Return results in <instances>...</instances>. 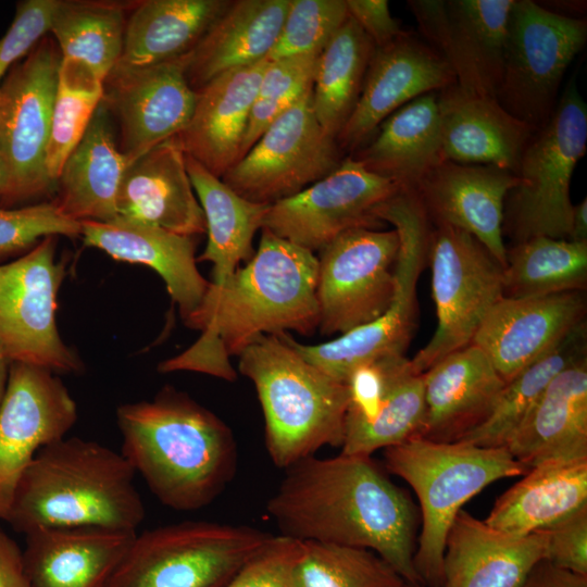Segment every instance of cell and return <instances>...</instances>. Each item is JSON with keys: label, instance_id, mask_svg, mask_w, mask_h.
I'll return each mask as SVG.
<instances>
[{"label": "cell", "instance_id": "25", "mask_svg": "<svg viewBox=\"0 0 587 587\" xmlns=\"http://www.w3.org/2000/svg\"><path fill=\"white\" fill-rule=\"evenodd\" d=\"M438 105L444 160L516 173L536 129L511 115L496 98L457 84L438 92Z\"/></svg>", "mask_w": 587, "mask_h": 587}, {"label": "cell", "instance_id": "35", "mask_svg": "<svg viewBox=\"0 0 587 587\" xmlns=\"http://www.w3.org/2000/svg\"><path fill=\"white\" fill-rule=\"evenodd\" d=\"M230 0H141L127 15L117 63L150 65L188 54Z\"/></svg>", "mask_w": 587, "mask_h": 587}, {"label": "cell", "instance_id": "53", "mask_svg": "<svg viewBox=\"0 0 587 587\" xmlns=\"http://www.w3.org/2000/svg\"><path fill=\"white\" fill-rule=\"evenodd\" d=\"M569 240L587 242V198L573 205Z\"/></svg>", "mask_w": 587, "mask_h": 587}, {"label": "cell", "instance_id": "54", "mask_svg": "<svg viewBox=\"0 0 587 587\" xmlns=\"http://www.w3.org/2000/svg\"><path fill=\"white\" fill-rule=\"evenodd\" d=\"M11 364V359L0 344V407L7 392Z\"/></svg>", "mask_w": 587, "mask_h": 587}, {"label": "cell", "instance_id": "49", "mask_svg": "<svg viewBox=\"0 0 587 587\" xmlns=\"http://www.w3.org/2000/svg\"><path fill=\"white\" fill-rule=\"evenodd\" d=\"M541 532L546 539L545 560L587 576V505Z\"/></svg>", "mask_w": 587, "mask_h": 587}, {"label": "cell", "instance_id": "10", "mask_svg": "<svg viewBox=\"0 0 587 587\" xmlns=\"http://www.w3.org/2000/svg\"><path fill=\"white\" fill-rule=\"evenodd\" d=\"M62 60L52 36L42 37L8 73L0 88L1 208L45 202L57 193L46 157Z\"/></svg>", "mask_w": 587, "mask_h": 587}, {"label": "cell", "instance_id": "38", "mask_svg": "<svg viewBox=\"0 0 587 587\" xmlns=\"http://www.w3.org/2000/svg\"><path fill=\"white\" fill-rule=\"evenodd\" d=\"M136 1L59 0L49 33L62 59H78L103 80L118 62Z\"/></svg>", "mask_w": 587, "mask_h": 587}, {"label": "cell", "instance_id": "42", "mask_svg": "<svg viewBox=\"0 0 587 587\" xmlns=\"http://www.w3.org/2000/svg\"><path fill=\"white\" fill-rule=\"evenodd\" d=\"M424 412L423 374L402 355L394 369L389 387L374 420L346 433L341 453L372 455L378 449L399 445L417 435Z\"/></svg>", "mask_w": 587, "mask_h": 587}, {"label": "cell", "instance_id": "20", "mask_svg": "<svg viewBox=\"0 0 587 587\" xmlns=\"http://www.w3.org/2000/svg\"><path fill=\"white\" fill-rule=\"evenodd\" d=\"M457 84L448 63L419 34L403 30L377 47L350 117L336 137L342 152L362 147L395 111Z\"/></svg>", "mask_w": 587, "mask_h": 587}, {"label": "cell", "instance_id": "3", "mask_svg": "<svg viewBox=\"0 0 587 587\" xmlns=\"http://www.w3.org/2000/svg\"><path fill=\"white\" fill-rule=\"evenodd\" d=\"M116 421L121 453L171 509L204 508L234 478L237 448L230 428L172 386L150 401L120 405Z\"/></svg>", "mask_w": 587, "mask_h": 587}, {"label": "cell", "instance_id": "56", "mask_svg": "<svg viewBox=\"0 0 587 587\" xmlns=\"http://www.w3.org/2000/svg\"><path fill=\"white\" fill-rule=\"evenodd\" d=\"M401 587H425V586L423 584H420V583L404 582Z\"/></svg>", "mask_w": 587, "mask_h": 587}, {"label": "cell", "instance_id": "16", "mask_svg": "<svg viewBox=\"0 0 587 587\" xmlns=\"http://www.w3.org/2000/svg\"><path fill=\"white\" fill-rule=\"evenodd\" d=\"M402 188L348 155L326 177L270 204L262 228L311 252L321 251L347 230L377 229V210Z\"/></svg>", "mask_w": 587, "mask_h": 587}, {"label": "cell", "instance_id": "41", "mask_svg": "<svg viewBox=\"0 0 587 587\" xmlns=\"http://www.w3.org/2000/svg\"><path fill=\"white\" fill-rule=\"evenodd\" d=\"M103 96V80L85 62L62 59L55 87L46 167L57 186L62 167L85 135Z\"/></svg>", "mask_w": 587, "mask_h": 587}, {"label": "cell", "instance_id": "17", "mask_svg": "<svg viewBox=\"0 0 587 587\" xmlns=\"http://www.w3.org/2000/svg\"><path fill=\"white\" fill-rule=\"evenodd\" d=\"M514 0H410L419 35L448 63L457 85L496 98Z\"/></svg>", "mask_w": 587, "mask_h": 587}, {"label": "cell", "instance_id": "51", "mask_svg": "<svg viewBox=\"0 0 587 587\" xmlns=\"http://www.w3.org/2000/svg\"><path fill=\"white\" fill-rule=\"evenodd\" d=\"M0 587H32L22 550L0 527Z\"/></svg>", "mask_w": 587, "mask_h": 587}, {"label": "cell", "instance_id": "18", "mask_svg": "<svg viewBox=\"0 0 587 587\" xmlns=\"http://www.w3.org/2000/svg\"><path fill=\"white\" fill-rule=\"evenodd\" d=\"M186 55L141 66L116 63L104 77L102 102L118 123L127 165L188 124L196 91L185 76Z\"/></svg>", "mask_w": 587, "mask_h": 587}, {"label": "cell", "instance_id": "8", "mask_svg": "<svg viewBox=\"0 0 587 587\" xmlns=\"http://www.w3.org/2000/svg\"><path fill=\"white\" fill-rule=\"evenodd\" d=\"M378 216L390 223L399 236L396 290L388 311L379 319L324 344L303 345L282 333L303 359L342 383L361 364L386 355L404 354L416 325V283L427 262L433 225L411 191H401L388 200Z\"/></svg>", "mask_w": 587, "mask_h": 587}, {"label": "cell", "instance_id": "11", "mask_svg": "<svg viewBox=\"0 0 587 587\" xmlns=\"http://www.w3.org/2000/svg\"><path fill=\"white\" fill-rule=\"evenodd\" d=\"M587 40V23L532 0L510 12L497 101L534 129L552 115L565 72Z\"/></svg>", "mask_w": 587, "mask_h": 587}, {"label": "cell", "instance_id": "55", "mask_svg": "<svg viewBox=\"0 0 587 587\" xmlns=\"http://www.w3.org/2000/svg\"><path fill=\"white\" fill-rule=\"evenodd\" d=\"M4 182H5L4 166H3V160H2L1 150H0V198L3 192Z\"/></svg>", "mask_w": 587, "mask_h": 587}, {"label": "cell", "instance_id": "46", "mask_svg": "<svg viewBox=\"0 0 587 587\" xmlns=\"http://www.w3.org/2000/svg\"><path fill=\"white\" fill-rule=\"evenodd\" d=\"M303 541L270 536L225 587H295L292 571Z\"/></svg>", "mask_w": 587, "mask_h": 587}, {"label": "cell", "instance_id": "39", "mask_svg": "<svg viewBox=\"0 0 587 587\" xmlns=\"http://www.w3.org/2000/svg\"><path fill=\"white\" fill-rule=\"evenodd\" d=\"M584 358H587L586 321L505 383L490 416L460 441L486 448H505L550 382Z\"/></svg>", "mask_w": 587, "mask_h": 587}, {"label": "cell", "instance_id": "37", "mask_svg": "<svg viewBox=\"0 0 587 587\" xmlns=\"http://www.w3.org/2000/svg\"><path fill=\"white\" fill-rule=\"evenodd\" d=\"M375 45L350 16L320 53L312 86L313 111L323 130L337 137L360 97Z\"/></svg>", "mask_w": 587, "mask_h": 587}, {"label": "cell", "instance_id": "29", "mask_svg": "<svg viewBox=\"0 0 587 587\" xmlns=\"http://www.w3.org/2000/svg\"><path fill=\"white\" fill-rule=\"evenodd\" d=\"M137 533L101 527H49L25 535L32 587H105Z\"/></svg>", "mask_w": 587, "mask_h": 587}, {"label": "cell", "instance_id": "28", "mask_svg": "<svg viewBox=\"0 0 587 587\" xmlns=\"http://www.w3.org/2000/svg\"><path fill=\"white\" fill-rule=\"evenodd\" d=\"M545 553L541 530L511 535L461 510L446 538L441 587H520Z\"/></svg>", "mask_w": 587, "mask_h": 587}, {"label": "cell", "instance_id": "27", "mask_svg": "<svg viewBox=\"0 0 587 587\" xmlns=\"http://www.w3.org/2000/svg\"><path fill=\"white\" fill-rule=\"evenodd\" d=\"M268 60L226 72L196 91L192 114L177 135L185 154L216 177L239 159L250 109Z\"/></svg>", "mask_w": 587, "mask_h": 587}, {"label": "cell", "instance_id": "33", "mask_svg": "<svg viewBox=\"0 0 587 587\" xmlns=\"http://www.w3.org/2000/svg\"><path fill=\"white\" fill-rule=\"evenodd\" d=\"M438 92L425 93L399 108L378 126L369 143L349 155L376 175L403 188L414 187L444 161Z\"/></svg>", "mask_w": 587, "mask_h": 587}, {"label": "cell", "instance_id": "23", "mask_svg": "<svg viewBox=\"0 0 587 587\" xmlns=\"http://www.w3.org/2000/svg\"><path fill=\"white\" fill-rule=\"evenodd\" d=\"M424 412L415 437L457 442L491 414L505 385L474 344L439 360L423 373Z\"/></svg>", "mask_w": 587, "mask_h": 587}, {"label": "cell", "instance_id": "32", "mask_svg": "<svg viewBox=\"0 0 587 587\" xmlns=\"http://www.w3.org/2000/svg\"><path fill=\"white\" fill-rule=\"evenodd\" d=\"M127 161L115 140L112 117L102 100L67 157L51 200L68 218L109 222L117 217L116 201Z\"/></svg>", "mask_w": 587, "mask_h": 587}, {"label": "cell", "instance_id": "15", "mask_svg": "<svg viewBox=\"0 0 587 587\" xmlns=\"http://www.w3.org/2000/svg\"><path fill=\"white\" fill-rule=\"evenodd\" d=\"M399 251L396 229L353 228L321 250L317 259L319 329L346 334L390 308Z\"/></svg>", "mask_w": 587, "mask_h": 587}, {"label": "cell", "instance_id": "50", "mask_svg": "<svg viewBox=\"0 0 587 587\" xmlns=\"http://www.w3.org/2000/svg\"><path fill=\"white\" fill-rule=\"evenodd\" d=\"M348 14L370 37L375 47H382L403 30L394 18L387 0H346Z\"/></svg>", "mask_w": 587, "mask_h": 587}, {"label": "cell", "instance_id": "1", "mask_svg": "<svg viewBox=\"0 0 587 587\" xmlns=\"http://www.w3.org/2000/svg\"><path fill=\"white\" fill-rule=\"evenodd\" d=\"M266 510L280 535L371 550L405 582L422 584L413 563L415 508L371 455H310L294 463Z\"/></svg>", "mask_w": 587, "mask_h": 587}, {"label": "cell", "instance_id": "5", "mask_svg": "<svg viewBox=\"0 0 587 587\" xmlns=\"http://www.w3.org/2000/svg\"><path fill=\"white\" fill-rule=\"evenodd\" d=\"M238 371L254 385L265 422V446L279 469L342 445L349 395L303 359L282 333L262 335L238 355Z\"/></svg>", "mask_w": 587, "mask_h": 587}, {"label": "cell", "instance_id": "2", "mask_svg": "<svg viewBox=\"0 0 587 587\" xmlns=\"http://www.w3.org/2000/svg\"><path fill=\"white\" fill-rule=\"evenodd\" d=\"M317 268L313 252L262 228L250 261L223 285L210 283L201 304L184 321L201 337L162 362L160 372L193 371L234 382L229 355H239L258 337L313 334L319 327Z\"/></svg>", "mask_w": 587, "mask_h": 587}, {"label": "cell", "instance_id": "45", "mask_svg": "<svg viewBox=\"0 0 587 587\" xmlns=\"http://www.w3.org/2000/svg\"><path fill=\"white\" fill-rule=\"evenodd\" d=\"M80 234L82 222L65 216L53 201L0 207V261L26 253L47 236L75 238Z\"/></svg>", "mask_w": 587, "mask_h": 587}, {"label": "cell", "instance_id": "44", "mask_svg": "<svg viewBox=\"0 0 587 587\" xmlns=\"http://www.w3.org/2000/svg\"><path fill=\"white\" fill-rule=\"evenodd\" d=\"M348 16L346 0H289L279 35L266 59L321 53Z\"/></svg>", "mask_w": 587, "mask_h": 587}, {"label": "cell", "instance_id": "14", "mask_svg": "<svg viewBox=\"0 0 587 587\" xmlns=\"http://www.w3.org/2000/svg\"><path fill=\"white\" fill-rule=\"evenodd\" d=\"M342 160L336 139L316 120L311 88L221 179L247 200L272 204L326 177Z\"/></svg>", "mask_w": 587, "mask_h": 587}, {"label": "cell", "instance_id": "43", "mask_svg": "<svg viewBox=\"0 0 587 587\" xmlns=\"http://www.w3.org/2000/svg\"><path fill=\"white\" fill-rule=\"evenodd\" d=\"M295 587H401L405 582L375 552L303 541L292 571Z\"/></svg>", "mask_w": 587, "mask_h": 587}, {"label": "cell", "instance_id": "6", "mask_svg": "<svg viewBox=\"0 0 587 587\" xmlns=\"http://www.w3.org/2000/svg\"><path fill=\"white\" fill-rule=\"evenodd\" d=\"M386 470L415 491L422 528L413 558L425 587H441L446 538L463 504L491 483L523 476L528 469L505 448L436 442L412 437L384 449Z\"/></svg>", "mask_w": 587, "mask_h": 587}, {"label": "cell", "instance_id": "19", "mask_svg": "<svg viewBox=\"0 0 587 587\" xmlns=\"http://www.w3.org/2000/svg\"><path fill=\"white\" fill-rule=\"evenodd\" d=\"M76 419V403L57 374L12 362L0 407V520L37 452L65 437Z\"/></svg>", "mask_w": 587, "mask_h": 587}, {"label": "cell", "instance_id": "52", "mask_svg": "<svg viewBox=\"0 0 587 587\" xmlns=\"http://www.w3.org/2000/svg\"><path fill=\"white\" fill-rule=\"evenodd\" d=\"M520 587H587V576L560 569L544 559L532 569Z\"/></svg>", "mask_w": 587, "mask_h": 587}, {"label": "cell", "instance_id": "13", "mask_svg": "<svg viewBox=\"0 0 587 587\" xmlns=\"http://www.w3.org/2000/svg\"><path fill=\"white\" fill-rule=\"evenodd\" d=\"M57 236L42 238L18 259L0 264V344L12 362L54 374L83 370L57 325L66 263L57 261Z\"/></svg>", "mask_w": 587, "mask_h": 587}, {"label": "cell", "instance_id": "7", "mask_svg": "<svg viewBox=\"0 0 587 587\" xmlns=\"http://www.w3.org/2000/svg\"><path fill=\"white\" fill-rule=\"evenodd\" d=\"M587 147V105L573 76L549 121L530 138L505 198L503 236L513 243L536 236L567 239L573 203L570 185Z\"/></svg>", "mask_w": 587, "mask_h": 587}, {"label": "cell", "instance_id": "30", "mask_svg": "<svg viewBox=\"0 0 587 587\" xmlns=\"http://www.w3.org/2000/svg\"><path fill=\"white\" fill-rule=\"evenodd\" d=\"M505 449L528 470L546 461L587 458V358L550 382Z\"/></svg>", "mask_w": 587, "mask_h": 587}, {"label": "cell", "instance_id": "36", "mask_svg": "<svg viewBox=\"0 0 587 587\" xmlns=\"http://www.w3.org/2000/svg\"><path fill=\"white\" fill-rule=\"evenodd\" d=\"M186 168L204 214L208 242L198 261L213 264L211 285H223L252 253V240L262 229L270 204L247 200L193 158Z\"/></svg>", "mask_w": 587, "mask_h": 587}, {"label": "cell", "instance_id": "21", "mask_svg": "<svg viewBox=\"0 0 587 587\" xmlns=\"http://www.w3.org/2000/svg\"><path fill=\"white\" fill-rule=\"evenodd\" d=\"M585 291L502 298L488 312L472 344L510 382L585 322Z\"/></svg>", "mask_w": 587, "mask_h": 587}, {"label": "cell", "instance_id": "12", "mask_svg": "<svg viewBox=\"0 0 587 587\" xmlns=\"http://www.w3.org/2000/svg\"><path fill=\"white\" fill-rule=\"evenodd\" d=\"M427 262L437 327L427 345L410 360L419 374L472 344L488 312L503 298V265L462 229L433 225Z\"/></svg>", "mask_w": 587, "mask_h": 587}, {"label": "cell", "instance_id": "47", "mask_svg": "<svg viewBox=\"0 0 587 587\" xmlns=\"http://www.w3.org/2000/svg\"><path fill=\"white\" fill-rule=\"evenodd\" d=\"M59 0H25L16 4L13 21L0 38V88L10 70L50 29Z\"/></svg>", "mask_w": 587, "mask_h": 587}, {"label": "cell", "instance_id": "31", "mask_svg": "<svg viewBox=\"0 0 587 587\" xmlns=\"http://www.w3.org/2000/svg\"><path fill=\"white\" fill-rule=\"evenodd\" d=\"M289 0L230 1L186 55L185 76L193 91L217 76L267 58Z\"/></svg>", "mask_w": 587, "mask_h": 587}, {"label": "cell", "instance_id": "22", "mask_svg": "<svg viewBox=\"0 0 587 587\" xmlns=\"http://www.w3.org/2000/svg\"><path fill=\"white\" fill-rule=\"evenodd\" d=\"M517 184L514 173L497 166L444 160L411 189L433 225H448L471 234L504 267V202Z\"/></svg>", "mask_w": 587, "mask_h": 587}, {"label": "cell", "instance_id": "48", "mask_svg": "<svg viewBox=\"0 0 587 587\" xmlns=\"http://www.w3.org/2000/svg\"><path fill=\"white\" fill-rule=\"evenodd\" d=\"M319 57L308 53L268 61L257 99L296 102L312 88Z\"/></svg>", "mask_w": 587, "mask_h": 587}, {"label": "cell", "instance_id": "26", "mask_svg": "<svg viewBox=\"0 0 587 587\" xmlns=\"http://www.w3.org/2000/svg\"><path fill=\"white\" fill-rule=\"evenodd\" d=\"M80 237L86 247L102 250L114 260L154 270L177 303L183 321L201 304L210 282L197 267L193 237L122 217L84 221Z\"/></svg>", "mask_w": 587, "mask_h": 587}, {"label": "cell", "instance_id": "9", "mask_svg": "<svg viewBox=\"0 0 587 587\" xmlns=\"http://www.w3.org/2000/svg\"><path fill=\"white\" fill-rule=\"evenodd\" d=\"M270 534L186 521L136 535L105 587H225Z\"/></svg>", "mask_w": 587, "mask_h": 587}, {"label": "cell", "instance_id": "4", "mask_svg": "<svg viewBox=\"0 0 587 587\" xmlns=\"http://www.w3.org/2000/svg\"><path fill=\"white\" fill-rule=\"evenodd\" d=\"M135 474L122 453L63 437L42 447L25 470L5 522L24 535L49 527L136 532L146 510Z\"/></svg>", "mask_w": 587, "mask_h": 587}, {"label": "cell", "instance_id": "24", "mask_svg": "<svg viewBox=\"0 0 587 587\" xmlns=\"http://www.w3.org/2000/svg\"><path fill=\"white\" fill-rule=\"evenodd\" d=\"M117 217L193 237L205 220L191 185L177 136L129 163L118 189Z\"/></svg>", "mask_w": 587, "mask_h": 587}, {"label": "cell", "instance_id": "40", "mask_svg": "<svg viewBox=\"0 0 587 587\" xmlns=\"http://www.w3.org/2000/svg\"><path fill=\"white\" fill-rule=\"evenodd\" d=\"M586 286L587 242L536 236L505 251L504 298L585 291Z\"/></svg>", "mask_w": 587, "mask_h": 587}, {"label": "cell", "instance_id": "34", "mask_svg": "<svg viewBox=\"0 0 587 587\" xmlns=\"http://www.w3.org/2000/svg\"><path fill=\"white\" fill-rule=\"evenodd\" d=\"M587 505V458L533 466L495 502L485 522L525 536L545 529Z\"/></svg>", "mask_w": 587, "mask_h": 587}]
</instances>
